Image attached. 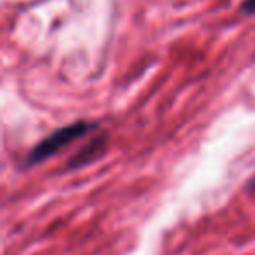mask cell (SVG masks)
Segmentation results:
<instances>
[{
	"label": "cell",
	"instance_id": "obj_1",
	"mask_svg": "<svg viewBox=\"0 0 255 255\" xmlns=\"http://www.w3.org/2000/svg\"><path fill=\"white\" fill-rule=\"evenodd\" d=\"M96 128H98V123H95V121H75V123L60 128V129L51 133L47 138H44L42 142H39L30 150L26 159L23 161V166L32 168V166H35V164L44 163V161H47L49 157H53L56 152H60L63 147L70 145V143L75 142L77 138L95 131Z\"/></svg>",
	"mask_w": 255,
	"mask_h": 255
},
{
	"label": "cell",
	"instance_id": "obj_2",
	"mask_svg": "<svg viewBox=\"0 0 255 255\" xmlns=\"http://www.w3.org/2000/svg\"><path fill=\"white\" fill-rule=\"evenodd\" d=\"M107 143H109V140H107L105 133H102V135L96 136V138H91L70 161H68L67 170H77V168H82V166H86V164L93 163V161L100 159V157L105 154Z\"/></svg>",
	"mask_w": 255,
	"mask_h": 255
},
{
	"label": "cell",
	"instance_id": "obj_3",
	"mask_svg": "<svg viewBox=\"0 0 255 255\" xmlns=\"http://www.w3.org/2000/svg\"><path fill=\"white\" fill-rule=\"evenodd\" d=\"M241 12L247 16L255 14V0H243V4H241Z\"/></svg>",
	"mask_w": 255,
	"mask_h": 255
},
{
	"label": "cell",
	"instance_id": "obj_4",
	"mask_svg": "<svg viewBox=\"0 0 255 255\" xmlns=\"http://www.w3.org/2000/svg\"><path fill=\"white\" fill-rule=\"evenodd\" d=\"M248 189H255V177L250 178V184H248Z\"/></svg>",
	"mask_w": 255,
	"mask_h": 255
}]
</instances>
